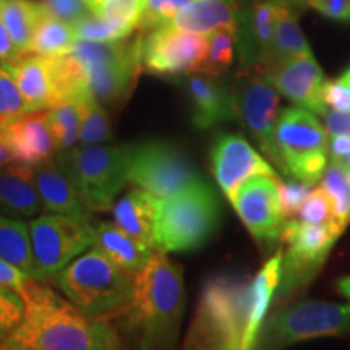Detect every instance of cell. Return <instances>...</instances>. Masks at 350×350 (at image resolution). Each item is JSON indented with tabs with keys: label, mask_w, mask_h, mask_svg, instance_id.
Listing matches in <instances>:
<instances>
[{
	"label": "cell",
	"mask_w": 350,
	"mask_h": 350,
	"mask_svg": "<svg viewBox=\"0 0 350 350\" xmlns=\"http://www.w3.org/2000/svg\"><path fill=\"white\" fill-rule=\"evenodd\" d=\"M23 318L5 350H112L122 347L119 331L109 319L86 317L75 304L34 278L21 294Z\"/></svg>",
	"instance_id": "1"
},
{
	"label": "cell",
	"mask_w": 350,
	"mask_h": 350,
	"mask_svg": "<svg viewBox=\"0 0 350 350\" xmlns=\"http://www.w3.org/2000/svg\"><path fill=\"white\" fill-rule=\"evenodd\" d=\"M183 312L182 268L165 253L154 250L150 261L135 274L130 304L117 319L139 347L165 349L177 342Z\"/></svg>",
	"instance_id": "2"
},
{
	"label": "cell",
	"mask_w": 350,
	"mask_h": 350,
	"mask_svg": "<svg viewBox=\"0 0 350 350\" xmlns=\"http://www.w3.org/2000/svg\"><path fill=\"white\" fill-rule=\"evenodd\" d=\"M250 281L217 275L206 281L188 327L185 349L248 350Z\"/></svg>",
	"instance_id": "3"
},
{
	"label": "cell",
	"mask_w": 350,
	"mask_h": 350,
	"mask_svg": "<svg viewBox=\"0 0 350 350\" xmlns=\"http://www.w3.org/2000/svg\"><path fill=\"white\" fill-rule=\"evenodd\" d=\"M55 286L93 319L119 318L130 304L135 274L113 265L96 248L52 275Z\"/></svg>",
	"instance_id": "4"
},
{
	"label": "cell",
	"mask_w": 350,
	"mask_h": 350,
	"mask_svg": "<svg viewBox=\"0 0 350 350\" xmlns=\"http://www.w3.org/2000/svg\"><path fill=\"white\" fill-rule=\"evenodd\" d=\"M221 213L216 190L203 177L159 198L156 250L177 253L201 248L217 232Z\"/></svg>",
	"instance_id": "5"
},
{
	"label": "cell",
	"mask_w": 350,
	"mask_h": 350,
	"mask_svg": "<svg viewBox=\"0 0 350 350\" xmlns=\"http://www.w3.org/2000/svg\"><path fill=\"white\" fill-rule=\"evenodd\" d=\"M90 213H109L116 196L129 183V144H81L55 152Z\"/></svg>",
	"instance_id": "6"
},
{
	"label": "cell",
	"mask_w": 350,
	"mask_h": 350,
	"mask_svg": "<svg viewBox=\"0 0 350 350\" xmlns=\"http://www.w3.org/2000/svg\"><path fill=\"white\" fill-rule=\"evenodd\" d=\"M70 52L85 67L88 90L100 104L119 107L130 99L143 70L142 36L133 41H77Z\"/></svg>",
	"instance_id": "7"
},
{
	"label": "cell",
	"mask_w": 350,
	"mask_h": 350,
	"mask_svg": "<svg viewBox=\"0 0 350 350\" xmlns=\"http://www.w3.org/2000/svg\"><path fill=\"white\" fill-rule=\"evenodd\" d=\"M327 131L314 112L304 107H286L274 126L278 167L286 177L313 185L321 180L327 167Z\"/></svg>",
	"instance_id": "8"
},
{
	"label": "cell",
	"mask_w": 350,
	"mask_h": 350,
	"mask_svg": "<svg viewBox=\"0 0 350 350\" xmlns=\"http://www.w3.org/2000/svg\"><path fill=\"white\" fill-rule=\"evenodd\" d=\"M350 332V305L301 301L279 310L261 327L258 344L274 349Z\"/></svg>",
	"instance_id": "9"
},
{
	"label": "cell",
	"mask_w": 350,
	"mask_h": 350,
	"mask_svg": "<svg viewBox=\"0 0 350 350\" xmlns=\"http://www.w3.org/2000/svg\"><path fill=\"white\" fill-rule=\"evenodd\" d=\"M201 175L187 152L163 139L129 144V182L157 198L182 190Z\"/></svg>",
	"instance_id": "10"
},
{
	"label": "cell",
	"mask_w": 350,
	"mask_h": 350,
	"mask_svg": "<svg viewBox=\"0 0 350 350\" xmlns=\"http://www.w3.org/2000/svg\"><path fill=\"white\" fill-rule=\"evenodd\" d=\"M340 234L342 230L334 226L312 224L301 219H288L284 222L279 237L287 245L286 253H282V273L279 284V294L282 299L312 281L325 265Z\"/></svg>",
	"instance_id": "11"
},
{
	"label": "cell",
	"mask_w": 350,
	"mask_h": 350,
	"mask_svg": "<svg viewBox=\"0 0 350 350\" xmlns=\"http://www.w3.org/2000/svg\"><path fill=\"white\" fill-rule=\"evenodd\" d=\"M28 226L33 258L42 281L65 268L94 242V229L90 222L64 214L46 213Z\"/></svg>",
	"instance_id": "12"
},
{
	"label": "cell",
	"mask_w": 350,
	"mask_h": 350,
	"mask_svg": "<svg viewBox=\"0 0 350 350\" xmlns=\"http://www.w3.org/2000/svg\"><path fill=\"white\" fill-rule=\"evenodd\" d=\"M142 36V65L156 75L180 77L200 72L209 34L161 26Z\"/></svg>",
	"instance_id": "13"
},
{
	"label": "cell",
	"mask_w": 350,
	"mask_h": 350,
	"mask_svg": "<svg viewBox=\"0 0 350 350\" xmlns=\"http://www.w3.org/2000/svg\"><path fill=\"white\" fill-rule=\"evenodd\" d=\"M237 120L252 135L268 161L279 164L274 144V126L279 117V91L265 72H248L232 90Z\"/></svg>",
	"instance_id": "14"
},
{
	"label": "cell",
	"mask_w": 350,
	"mask_h": 350,
	"mask_svg": "<svg viewBox=\"0 0 350 350\" xmlns=\"http://www.w3.org/2000/svg\"><path fill=\"white\" fill-rule=\"evenodd\" d=\"M279 180L269 175H255L243 182L230 200L243 226L258 242H274L281 237L286 219L279 200Z\"/></svg>",
	"instance_id": "15"
},
{
	"label": "cell",
	"mask_w": 350,
	"mask_h": 350,
	"mask_svg": "<svg viewBox=\"0 0 350 350\" xmlns=\"http://www.w3.org/2000/svg\"><path fill=\"white\" fill-rule=\"evenodd\" d=\"M211 170L227 200L234 198L243 182L255 175L281 178L275 169L240 135L224 133L216 138L211 151Z\"/></svg>",
	"instance_id": "16"
},
{
	"label": "cell",
	"mask_w": 350,
	"mask_h": 350,
	"mask_svg": "<svg viewBox=\"0 0 350 350\" xmlns=\"http://www.w3.org/2000/svg\"><path fill=\"white\" fill-rule=\"evenodd\" d=\"M266 75L279 91L295 106L325 116L326 107L321 103L325 73L312 55H300L266 70Z\"/></svg>",
	"instance_id": "17"
},
{
	"label": "cell",
	"mask_w": 350,
	"mask_h": 350,
	"mask_svg": "<svg viewBox=\"0 0 350 350\" xmlns=\"http://www.w3.org/2000/svg\"><path fill=\"white\" fill-rule=\"evenodd\" d=\"M0 126L5 135L15 163L36 165L54 157L55 144L44 111H31L0 117Z\"/></svg>",
	"instance_id": "18"
},
{
	"label": "cell",
	"mask_w": 350,
	"mask_h": 350,
	"mask_svg": "<svg viewBox=\"0 0 350 350\" xmlns=\"http://www.w3.org/2000/svg\"><path fill=\"white\" fill-rule=\"evenodd\" d=\"M185 91L190 103L191 122L198 129L206 130L222 122L237 120L232 90L217 78L190 73L185 81Z\"/></svg>",
	"instance_id": "19"
},
{
	"label": "cell",
	"mask_w": 350,
	"mask_h": 350,
	"mask_svg": "<svg viewBox=\"0 0 350 350\" xmlns=\"http://www.w3.org/2000/svg\"><path fill=\"white\" fill-rule=\"evenodd\" d=\"M33 177L41 196L44 213L64 214L90 222V211L83 203L73 182L57 164L55 157H49L33 165Z\"/></svg>",
	"instance_id": "20"
},
{
	"label": "cell",
	"mask_w": 350,
	"mask_h": 350,
	"mask_svg": "<svg viewBox=\"0 0 350 350\" xmlns=\"http://www.w3.org/2000/svg\"><path fill=\"white\" fill-rule=\"evenodd\" d=\"M245 10L242 0H190L164 26L201 34L221 28L239 29Z\"/></svg>",
	"instance_id": "21"
},
{
	"label": "cell",
	"mask_w": 350,
	"mask_h": 350,
	"mask_svg": "<svg viewBox=\"0 0 350 350\" xmlns=\"http://www.w3.org/2000/svg\"><path fill=\"white\" fill-rule=\"evenodd\" d=\"M13 77L29 111H46L55 106V90L49 57L26 52L3 64Z\"/></svg>",
	"instance_id": "22"
},
{
	"label": "cell",
	"mask_w": 350,
	"mask_h": 350,
	"mask_svg": "<svg viewBox=\"0 0 350 350\" xmlns=\"http://www.w3.org/2000/svg\"><path fill=\"white\" fill-rule=\"evenodd\" d=\"M42 211L33 167L12 163L0 169V214L8 217H34Z\"/></svg>",
	"instance_id": "23"
},
{
	"label": "cell",
	"mask_w": 350,
	"mask_h": 350,
	"mask_svg": "<svg viewBox=\"0 0 350 350\" xmlns=\"http://www.w3.org/2000/svg\"><path fill=\"white\" fill-rule=\"evenodd\" d=\"M157 204L159 198L150 191L135 188L112 204V222L139 242L156 250Z\"/></svg>",
	"instance_id": "24"
},
{
	"label": "cell",
	"mask_w": 350,
	"mask_h": 350,
	"mask_svg": "<svg viewBox=\"0 0 350 350\" xmlns=\"http://www.w3.org/2000/svg\"><path fill=\"white\" fill-rule=\"evenodd\" d=\"M93 247L113 265L131 274H137L154 253V248L131 237L113 222H99L94 227Z\"/></svg>",
	"instance_id": "25"
},
{
	"label": "cell",
	"mask_w": 350,
	"mask_h": 350,
	"mask_svg": "<svg viewBox=\"0 0 350 350\" xmlns=\"http://www.w3.org/2000/svg\"><path fill=\"white\" fill-rule=\"evenodd\" d=\"M282 273V252H278L266 261L260 273L250 279V319H248L247 345L253 349L258 344V338L265 323L271 301L281 284Z\"/></svg>",
	"instance_id": "26"
},
{
	"label": "cell",
	"mask_w": 350,
	"mask_h": 350,
	"mask_svg": "<svg viewBox=\"0 0 350 350\" xmlns=\"http://www.w3.org/2000/svg\"><path fill=\"white\" fill-rule=\"evenodd\" d=\"M0 258L39 279L31 250L29 226L5 214H0Z\"/></svg>",
	"instance_id": "27"
},
{
	"label": "cell",
	"mask_w": 350,
	"mask_h": 350,
	"mask_svg": "<svg viewBox=\"0 0 350 350\" xmlns=\"http://www.w3.org/2000/svg\"><path fill=\"white\" fill-rule=\"evenodd\" d=\"M312 47L306 41L305 34L301 33L299 25V16H297V8L288 5L281 16H279L278 26L271 46L268 62L262 72L269 70L274 65L286 62V60L294 59L300 55H312Z\"/></svg>",
	"instance_id": "28"
},
{
	"label": "cell",
	"mask_w": 350,
	"mask_h": 350,
	"mask_svg": "<svg viewBox=\"0 0 350 350\" xmlns=\"http://www.w3.org/2000/svg\"><path fill=\"white\" fill-rule=\"evenodd\" d=\"M41 2L34 0H0V20L21 54L29 51L34 26L42 16Z\"/></svg>",
	"instance_id": "29"
},
{
	"label": "cell",
	"mask_w": 350,
	"mask_h": 350,
	"mask_svg": "<svg viewBox=\"0 0 350 350\" xmlns=\"http://www.w3.org/2000/svg\"><path fill=\"white\" fill-rule=\"evenodd\" d=\"M77 42L72 23L55 18L44 10L42 16L34 26L29 51L38 55H59L65 54Z\"/></svg>",
	"instance_id": "30"
},
{
	"label": "cell",
	"mask_w": 350,
	"mask_h": 350,
	"mask_svg": "<svg viewBox=\"0 0 350 350\" xmlns=\"http://www.w3.org/2000/svg\"><path fill=\"white\" fill-rule=\"evenodd\" d=\"M46 122L54 138L55 152L70 150L80 142L81 112L78 103H62L44 111Z\"/></svg>",
	"instance_id": "31"
},
{
	"label": "cell",
	"mask_w": 350,
	"mask_h": 350,
	"mask_svg": "<svg viewBox=\"0 0 350 350\" xmlns=\"http://www.w3.org/2000/svg\"><path fill=\"white\" fill-rule=\"evenodd\" d=\"M239 47V29L221 28L209 34L208 51L200 72L203 75L219 78L229 72Z\"/></svg>",
	"instance_id": "32"
},
{
	"label": "cell",
	"mask_w": 350,
	"mask_h": 350,
	"mask_svg": "<svg viewBox=\"0 0 350 350\" xmlns=\"http://www.w3.org/2000/svg\"><path fill=\"white\" fill-rule=\"evenodd\" d=\"M81 129L80 142L83 144H103L112 139V125L109 113L93 94H88L80 103Z\"/></svg>",
	"instance_id": "33"
},
{
	"label": "cell",
	"mask_w": 350,
	"mask_h": 350,
	"mask_svg": "<svg viewBox=\"0 0 350 350\" xmlns=\"http://www.w3.org/2000/svg\"><path fill=\"white\" fill-rule=\"evenodd\" d=\"M321 188L329 196L332 213L340 229H345L350 222V187L345 178V169L336 161L327 163L323 174Z\"/></svg>",
	"instance_id": "34"
},
{
	"label": "cell",
	"mask_w": 350,
	"mask_h": 350,
	"mask_svg": "<svg viewBox=\"0 0 350 350\" xmlns=\"http://www.w3.org/2000/svg\"><path fill=\"white\" fill-rule=\"evenodd\" d=\"M139 13H142V0H106L98 15L106 18L124 36L129 38L133 29H137Z\"/></svg>",
	"instance_id": "35"
},
{
	"label": "cell",
	"mask_w": 350,
	"mask_h": 350,
	"mask_svg": "<svg viewBox=\"0 0 350 350\" xmlns=\"http://www.w3.org/2000/svg\"><path fill=\"white\" fill-rule=\"evenodd\" d=\"M190 0H142V13L137 29L142 33L152 31L167 25L174 15Z\"/></svg>",
	"instance_id": "36"
},
{
	"label": "cell",
	"mask_w": 350,
	"mask_h": 350,
	"mask_svg": "<svg viewBox=\"0 0 350 350\" xmlns=\"http://www.w3.org/2000/svg\"><path fill=\"white\" fill-rule=\"evenodd\" d=\"M73 33H75L77 41H93V42H111L125 39L126 36L116 26L109 23L106 18L98 15V13L91 12L90 15L83 16L81 20L72 23Z\"/></svg>",
	"instance_id": "37"
},
{
	"label": "cell",
	"mask_w": 350,
	"mask_h": 350,
	"mask_svg": "<svg viewBox=\"0 0 350 350\" xmlns=\"http://www.w3.org/2000/svg\"><path fill=\"white\" fill-rule=\"evenodd\" d=\"M297 216H299L301 221L312 222V224L334 226L340 229V226L338 224V221H336L334 217V213H332L329 196L326 195V191L323 190L321 187L310 190V193L306 195L304 203H301Z\"/></svg>",
	"instance_id": "38"
},
{
	"label": "cell",
	"mask_w": 350,
	"mask_h": 350,
	"mask_svg": "<svg viewBox=\"0 0 350 350\" xmlns=\"http://www.w3.org/2000/svg\"><path fill=\"white\" fill-rule=\"evenodd\" d=\"M31 112L8 70L0 65V117Z\"/></svg>",
	"instance_id": "39"
},
{
	"label": "cell",
	"mask_w": 350,
	"mask_h": 350,
	"mask_svg": "<svg viewBox=\"0 0 350 350\" xmlns=\"http://www.w3.org/2000/svg\"><path fill=\"white\" fill-rule=\"evenodd\" d=\"M312 190V185L304 183L297 178L288 177L287 180H279V200H281L282 216L286 221L294 219L299 214V209Z\"/></svg>",
	"instance_id": "40"
},
{
	"label": "cell",
	"mask_w": 350,
	"mask_h": 350,
	"mask_svg": "<svg viewBox=\"0 0 350 350\" xmlns=\"http://www.w3.org/2000/svg\"><path fill=\"white\" fill-rule=\"evenodd\" d=\"M41 5L49 15L67 23H75L93 12L88 0H41Z\"/></svg>",
	"instance_id": "41"
},
{
	"label": "cell",
	"mask_w": 350,
	"mask_h": 350,
	"mask_svg": "<svg viewBox=\"0 0 350 350\" xmlns=\"http://www.w3.org/2000/svg\"><path fill=\"white\" fill-rule=\"evenodd\" d=\"M321 103L326 111H350V91L340 80H325L321 90Z\"/></svg>",
	"instance_id": "42"
},
{
	"label": "cell",
	"mask_w": 350,
	"mask_h": 350,
	"mask_svg": "<svg viewBox=\"0 0 350 350\" xmlns=\"http://www.w3.org/2000/svg\"><path fill=\"white\" fill-rule=\"evenodd\" d=\"M33 279L34 278L31 274L25 273L23 269L16 268L15 265H12V262L0 258V282L5 284L7 287H10L12 291L16 292V294H20V297Z\"/></svg>",
	"instance_id": "43"
},
{
	"label": "cell",
	"mask_w": 350,
	"mask_h": 350,
	"mask_svg": "<svg viewBox=\"0 0 350 350\" xmlns=\"http://www.w3.org/2000/svg\"><path fill=\"white\" fill-rule=\"evenodd\" d=\"M308 7L329 20L350 23V0H310Z\"/></svg>",
	"instance_id": "44"
},
{
	"label": "cell",
	"mask_w": 350,
	"mask_h": 350,
	"mask_svg": "<svg viewBox=\"0 0 350 350\" xmlns=\"http://www.w3.org/2000/svg\"><path fill=\"white\" fill-rule=\"evenodd\" d=\"M0 310L5 312L12 319H15L16 323H20L23 318V300L20 294H16L15 291H12L2 282H0Z\"/></svg>",
	"instance_id": "45"
},
{
	"label": "cell",
	"mask_w": 350,
	"mask_h": 350,
	"mask_svg": "<svg viewBox=\"0 0 350 350\" xmlns=\"http://www.w3.org/2000/svg\"><path fill=\"white\" fill-rule=\"evenodd\" d=\"M326 131L329 137H349L350 138V111L334 112L326 111L325 116Z\"/></svg>",
	"instance_id": "46"
},
{
	"label": "cell",
	"mask_w": 350,
	"mask_h": 350,
	"mask_svg": "<svg viewBox=\"0 0 350 350\" xmlns=\"http://www.w3.org/2000/svg\"><path fill=\"white\" fill-rule=\"evenodd\" d=\"M18 55H21V52L16 49L15 42L12 41L10 34H8L7 28L3 26L2 20H0V65L12 62Z\"/></svg>",
	"instance_id": "47"
},
{
	"label": "cell",
	"mask_w": 350,
	"mask_h": 350,
	"mask_svg": "<svg viewBox=\"0 0 350 350\" xmlns=\"http://www.w3.org/2000/svg\"><path fill=\"white\" fill-rule=\"evenodd\" d=\"M18 323L15 319H12L5 312L0 310V349L3 347V344L7 342L8 336L12 334V331L15 329Z\"/></svg>",
	"instance_id": "48"
},
{
	"label": "cell",
	"mask_w": 350,
	"mask_h": 350,
	"mask_svg": "<svg viewBox=\"0 0 350 350\" xmlns=\"http://www.w3.org/2000/svg\"><path fill=\"white\" fill-rule=\"evenodd\" d=\"M15 163V157H13V152L8 146V142L3 135L2 126H0V169L5 167V165Z\"/></svg>",
	"instance_id": "49"
},
{
	"label": "cell",
	"mask_w": 350,
	"mask_h": 350,
	"mask_svg": "<svg viewBox=\"0 0 350 350\" xmlns=\"http://www.w3.org/2000/svg\"><path fill=\"white\" fill-rule=\"evenodd\" d=\"M338 288L340 291V294L347 297V299H350V275L340 279V281L338 282Z\"/></svg>",
	"instance_id": "50"
},
{
	"label": "cell",
	"mask_w": 350,
	"mask_h": 350,
	"mask_svg": "<svg viewBox=\"0 0 350 350\" xmlns=\"http://www.w3.org/2000/svg\"><path fill=\"white\" fill-rule=\"evenodd\" d=\"M88 3H90L91 10H93L94 13H99L100 7H103L104 3H106V0H88Z\"/></svg>",
	"instance_id": "51"
},
{
	"label": "cell",
	"mask_w": 350,
	"mask_h": 350,
	"mask_svg": "<svg viewBox=\"0 0 350 350\" xmlns=\"http://www.w3.org/2000/svg\"><path fill=\"white\" fill-rule=\"evenodd\" d=\"M339 80H340V81H342V83H344V85H345V88H347V90L350 91V68H347V70H345V72L342 73V77H340V78H339Z\"/></svg>",
	"instance_id": "52"
},
{
	"label": "cell",
	"mask_w": 350,
	"mask_h": 350,
	"mask_svg": "<svg viewBox=\"0 0 350 350\" xmlns=\"http://www.w3.org/2000/svg\"><path fill=\"white\" fill-rule=\"evenodd\" d=\"M286 2L291 3V5H294L295 8H300V7H305L308 5L310 0H286Z\"/></svg>",
	"instance_id": "53"
},
{
	"label": "cell",
	"mask_w": 350,
	"mask_h": 350,
	"mask_svg": "<svg viewBox=\"0 0 350 350\" xmlns=\"http://www.w3.org/2000/svg\"><path fill=\"white\" fill-rule=\"evenodd\" d=\"M345 178H347V183H349V187H350V169L345 170Z\"/></svg>",
	"instance_id": "54"
}]
</instances>
